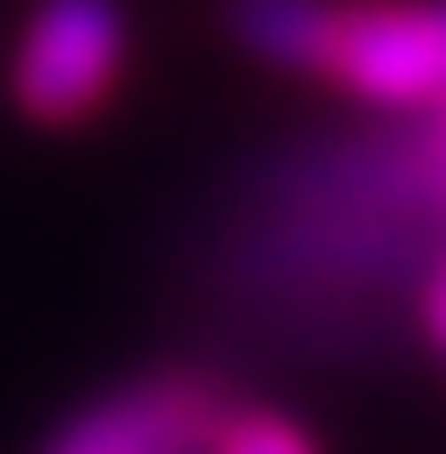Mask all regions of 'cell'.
Segmentation results:
<instances>
[{
  "label": "cell",
  "mask_w": 446,
  "mask_h": 454,
  "mask_svg": "<svg viewBox=\"0 0 446 454\" xmlns=\"http://www.w3.org/2000/svg\"><path fill=\"white\" fill-rule=\"evenodd\" d=\"M446 247V131L400 123L362 139L285 146L223 215L208 278L223 301L324 332L331 309L423 278Z\"/></svg>",
  "instance_id": "obj_1"
},
{
  "label": "cell",
  "mask_w": 446,
  "mask_h": 454,
  "mask_svg": "<svg viewBox=\"0 0 446 454\" xmlns=\"http://www.w3.org/2000/svg\"><path fill=\"white\" fill-rule=\"evenodd\" d=\"M439 131H446V108H439Z\"/></svg>",
  "instance_id": "obj_7"
},
{
  "label": "cell",
  "mask_w": 446,
  "mask_h": 454,
  "mask_svg": "<svg viewBox=\"0 0 446 454\" xmlns=\"http://www.w3.org/2000/svg\"><path fill=\"white\" fill-rule=\"evenodd\" d=\"M223 401L231 393L215 370H192V362L139 370V378L93 393L85 408H70L39 454H200Z\"/></svg>",
  "instance_id": "obj_4"
},
{
  "label": "cell",
  "mask_w": 446,
  "mask_h": 454,
  "mask_svg": "<svg viewBox=\"0 0 446 454\" xmlns=\"http://www.w3.org/2000/svg\"><path fill=\"white\" fill-rule=\"evenodd\" d=\"M223 31L270 70L423 116L446 108V0H223Z\"/></svg>",
  "instance_id": "obj_2"
},
{
  "label": "cell",
  "mask_w": 446,
  "mask_h": 454,
  "mask_svg": "<svg viewBox=\"0 0 446 454\" xmlns=\"http://www.w3.org/2000/svg\"><path fill=\"white\" fill-rule=\"evenodd\" d=\"M131 16L123 0H39L8 54V93L31 123H85L116 93Z\"/></svg>",
  "instance_id": "obj_3"
},
{
  "label": "cell",
  "mask_w": 446,
  "mask_h": 454,
  "mask_svg": "<svg viewBox=\"0 0 446 454\" xmlns=\"http://www.w3.org/2000/svg\"><path fill=\"white\" fill-rule=\"evenodd\" d=\"M200 454H324V447H316L293 416H278V408H262V401H223Z\"/></svg>",
  "instance_id": "obj_5"
},
{
  "label": "cell",
  "mask_w": 446,
  "mask_h": 454,
  "mask_svg": "<svg viewBox=\"0 0 446 454\" xmlns=\"http://www.w3.org/2000/svg\"><path fill=\"white\" fill-rule=\"evenodd\" d=\"M416 324H423V347L446 362V247L423 262V278H416Z\"/></svg>",
  "instance_id": "obj_6"
}]
</instances>
